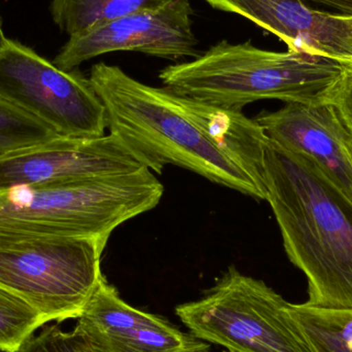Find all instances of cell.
<instances>
[{"label": "cell", "mask_w": 352, "mask_h": 352, "mask_svg": "<svg viewBox=\"0 0 352 352\" xmlns=\"http://www.w3.org/2000/svg\"><path fill=\"white\" fill-rule=\"evenodd\" d=\"M267 199L289 261L307 277L308 305L352 308V202L310 157L265 146Z\"/></svg>", "instance_id": "6da1fadb"}, {"label": "cell", "mask_w": 352, "mask_h": 352, "mask_svg": "<svg viewBox=\"0 0 352 352\" xmlns=\"http://www.w3.org/2000/svg\"><path fill=\"white\" fill-rule=\"evenodd\" d=\"M302 1H311L335 8L342 16L352 18V0H302Z\"/></svg>", "instance_id": "ffe728a7"}, {"label": "cell", "mask_w": 352, "mask_h": 352, "mask_svg": "<svg viewBox=\"0 0 352 352\" xmlns=\"http://www.w3.org/2000/svg\"><path fill=\"white\" fill-rule=\"evenodd\" d=\"M58 138L43 122L0 97V158Z\"/></svg>", "instance_id": "2e32d148"}, {"label": "cell", "mask_w": 352, "mask_h": 352, "mask_svg": "<svg viewBox=\"0 0 352 352\" xmlns=\"http://www.w3.org/2000/svg\"><path fill=\"white\" fill-rule=\"evenodd\" d=\"M20 352H93L76 331L63 332L58 324L45 327L31 337Z\"/></svg>", "instance_id": "ac0fdd59"}, {"label": "cell", "mask_w": 352, "mask_h": 352, "mask_svg": "<svg viewBox=\"0 0 352 352\" xmlns=\"http://www.w3.org/2000/svg\"><path fill=\"white\" fill-rule=\"evenodd\" d=\"M169 1L171 0H53L51 14L55 24L70 37Z\"/></svg>", "instance_id": "5bb4252c"}, {"label": "cell", "mask_w": 352, "mask_h": 352, "mask_svg": "<svg viewBox=\"0 0 352 352\" xmlns=\"http://www.w3.org/2000/svg\"><path fill=\"white\" fill-rule=\"evenodd\" d=\"M289 314L314 352H352V308L291 304Z\"/></svg>", "instance_id": "9a60e30c"}, {"label": "cell", "mask_w": 352, "mask_h": 352, "mask_svg": "<svg viewBox=\"0 0 352 352\" xmlns=\"http://www.w3.org/2000/svg\"><path fill=\"white\" fill-rule=\"evenodd\" d=\"M223 352H231V351H223Z\"/></svg>", "instance_id": "7402d4cb"}, {"label": "cell", "mask_w": 352, "mask_h": 352, "mask_svg": "<svg viewBox=\"0 0 352 352\" xmlns=\"http://www.w3.org/2000/svg\"><path fill=\"white\" fill-rule=\"evenodd\" d=\"M176 95L182 109L229 158L252 178L267 199L264 155L268 138L256 120L250 119L240 111L215 107L177 93Z\"/></svg>", "instance_id": "4fadbf2b"}, {"label": "cell", "mask_w": 352, "mask_h": 352, "mask_svg": "<svg viewBox=\"0 0 352 352\" xmlns=\"http://www.w3.org/2000/svg\"><path fill=\"white\" fill-rule=\"evenodd\" d=\"M109 238H55L0 246V287L19 296L47 322L78 318L101 277Z\"/></svg>", "instance_id": "8992f818"}, {"label": "cell", "mask_w": 352, "mask_h": 352, "mask_svg": "<svg viewBox=\"0 0 352 352\" xmlns=\"http://www.w3.org/2000/svg\"><path fill=\"white\" fill-rule=\"evenodd\" d=\"M74 331L93 352H209L210 344L168 320L132 307L101 277Z\"/></svg>", "instance_id": "30bf717a"}, {"label": "cell", "mask_w": 352, "mask_h": 352, "mask_svg": "<svg viewBox=\"0 0 352 352\" xmlns=\"http://www.w3.org/2000/svg\"><path fill=\"white\" fill-rule=\"evenodd\" d=\"M146 168L113 134L58 138L0 158V190L23 184L76 182Z\"/></svg>", "instance_id": "9c48e42d"}, {"label": "cell", "mask_w": 352, "mask_h": 352, "mask_svg": "<svg viewBox=\"0 0 352 352\" xmlns=\"http://www.w3.org/2000/svg\"><path fill=\"white\" fill-rule=\"evenodd\" d=\"M93 88L105 107L111 134L142 163L162 175L175 165L258 200L266 194L182 109L177 95L148 86L121 67L100 62L91 68Z\"/></svg>", "instance_id": "7a4b0ae2"}, {"label": "cell", "mask_w": 352, "mask_h": 352, "mask_svg": "<svg viewBox=\"0 0 352 352\" xmlns=\"http://www.w3.org/2000/svg\"><path fill=\"white\" fill-rule=\"evenodd\" d=\"M335 105L352 132V63L347 64L346 74Z\"/></svg>", "instance_id": "d6986e66"}, {"label": "cell", "mask_w": 352, "mask_h": 352, "mask_svg": "<svg viewBox=\"0 0 352 352\" xmlns=\"http://www.w3.org/2000/svg\"><path fill=\"white\" fill-rule=\"evenodd\" d=\"M47 322L30 304L0 287V352H20Z\"/></svg>", "instance_id": "e0dca14e"}, {"label": "cell", "mask_w": 352, "mask_h": 352, "mask_svg": "<svg viewBox=\"0 0 352 352\" xmlns=\"http://www.w3.org/2000/svg\"><path fill=\"white\" fill-rule=\"evenodd\" d=\"M211 8L252 21L289 51L352 63V19L309 8L302 0H205Z\"/></svg>", "instance_id": "7c38bea8"}, {"label": "cell", "mask_w": 352, "mask_h": 352, "mask_svg": "<svg viewBox=\"0 0 352 352\" xmlns=\"http://www.w3.org/2000/svg\"><path fill=\"white\" fill-rule=\"evenodd\" d=\"M289 302L235 266L176 316L195 337L231 352H314L289 314Z\"/></svg>", "instance_id": "5b68a950"}, {"label": "cell", "mask_w": 352, "mask_h": 352, "mask_svg": "<svg viewBox=\"0 0 352 352\" xmlns=\"http://www.w3.org/2000/svg\"><path fill=\"white\" fill-rule=\"evenodd\" d=\"M347 64L223 39L196 59L163 68L159 78L177 94L234 111L265 99L320 107L336 102Z\"/></svg>", "instance_id": "3957f363"}, {"label": "cell", "mask_w": 352, "mask_h": 352, "mask_svg": "<svg viewBox=\"0 0 352 352\" xmlns=\"http://www.w3.org/2000/svg\"><path fill=\"white\" fill-rule=\"evenodd\" d=\"M352 19V18H351Z\"/></svg>", "instance_id": "603a6c76"}, {"label": "cell", "mask_w": 352, "mask_h": 352, "mask_svg": "<svg viewBox=\"0 0 352 352\" xmlns=\"http://www.w3.org/2000/svg\"><path fill=\"white\" fill-rule=\"evenodd\" d=\"M254 120L271 142L314 159L352 202V132L336 105L287 103Z\"/></svg>", "instance_id": "8fae6325"}, {"label": "cell", "mask_w": 352, "mask_h": 352, "mask_svg": "<svg viewBox=\"0 0 352 352\" xmlns=\"http://www.w3.org/2000/svg\"><path fill=\"white\" fill-rule=\"evenodd\" d=\"M6 37L4 36L3 29H2L1 19H0V50L3 47L4 43L6 41Z\"/></svg>", "instance_id": "44dd1931"}, {"label": "cell", "mask_w": 352, "mask_h": 352, "mask_svg": "<svg viewBox=\"0 0 352 352\" xmlns=\"http://www.w3.org/2000/svg\"><path fill=\"white\" fill-rule=\"evenodd\" d=\"M164 186L148 168L76 182L0 190V246L33 240L111 237L160 203Z\"/></svg>", "instance_id": "277c9868"}, {"label": "cell", "mask_w": 352, "mask_h": 352, "mask_svg": "<svg viewBox=\"0 0 352 352\" xmlns=\"http://www.w3.org/2000/svg\"><path fill=\"white\" fill-rule=\"evenodd\" d=\"M0 97L43 122L60 138L105 135L107 111L90 78L76 69L64 72L8 38L0 50Z\"/></svg>", "instance_id": "52a82bcc"}, {"label": "cell", "mask_w": 352, "mask_h": 352, "mask_svg": "<svg viewBox=\"0 0 352 352\" xmlns=\"http://www.w3.org/2000/svg\"><path fill=\"white\" fill-rule=\"evenodd\" d=\"M190 0H171L152 10H140L70 36L53 63L64 72L76 69L93 58L115 52H138L179 61L203 53L194 31Z\"/></svg>", "instance_id": "ba28073f"}]
</instances>
